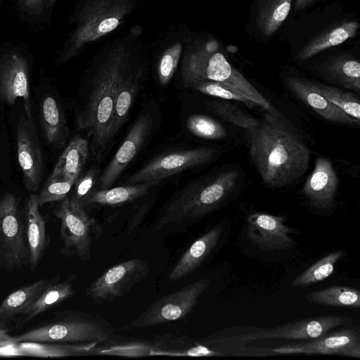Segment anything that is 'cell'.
<instances>
[{
  "instance_id": "cell-1",
  "label": "cell",
  "mask_w": 360,
  "mask_h": 360,
  "mask_svg": "<svg viewBox=\"0 0 360 360\" xmlns=\"http://www.w3.org/2000/svg\"><path fill=\"white\" fill-rule=\"evenodd\" d=\"M139 45L135 37L125 36L108 44L96 56L92 65L89 89L76 122L79 129L87 131L92 150L98 156L114 137L113 112L117 94L132 70Z\"/></svg>"
},
{
  "instance_id": "cell-2",
  "label": "cell",
  "mask_w": 360,
  "mask_h": 360,
  "mask_svg": "<svg viewBox=\"0 0 360 360\" xmlns=\"http://www.w3.org/2000/svg\"><path fill=\"white\" fill-rule=\"evenodd\" d=\"M247 133L249 155L264 186L276 189L285 187L306 173L309 150L278 117L269 113Z\"/></svg>"
},
{
  "instance_id": "cell-3",
  "label": "cell",
  "mask_w": 360,
  "mask_h": 360,
  "mask_svg": "<svg viewBox=\"0 0 360 360\" xmlns=\"http://www.w3.org/2000/svg\"><path fill=\"white\" fill-rule=\"evenodd\" d=\"M239 174L226 170L185 188L157 218L158 229L193 223L222 205L236 187Z\"/></svg>"
},
{
  "instance_id": "cell-4",
  "label": "cell",
  "mask_w": 360,
  "mask_h": 360,
  "mask_svg": "<svg viewBox=\"0 0 360 360\" xmlns=\"http://www.w3.org/2000/svg\"><path fill=\"white\" fill-rule=\"evenodd\" d=\"M218 44L210 41L187 50L181 65V77L185 87L201 82L220 83L245 96L269 114L278 117L271 103L249 82L221 52Z\"/></svg>"
},
{
  "instance_id": "cell-5",
  "label": "cell",
  "mask_w": 360,
  "mask_h": 360,
  "mask_svg": "<svg viewBox=\"0 0 360 360\" xmlns=\"http://www.w3.org/2000/svg\"><path fill=\"white\" fill-rule=\"evenodd\" d=\"M135 0H82L75 12V26L57 60L68 62L87 44L112 32L129 14Z\"/></svg>"
},
{
  "instance_id": "cell-6",
  "label": "cell",
  "mask_w": 360,
  "mask_h": 360,
  "mask_svg": "<svg viewBox=\"0 0 360 360\" xmlns=\"http://www.w3.org/2000/svg\"><path fill=\"white\" fill-rule=\"evenodd\" d=\"M112 334V326L100 316L68 311L58 314L48 323L11 337L8 343L98 344L109 341Z\"/></svg>"
},
{
  "instance_id": "cell-7",
  "label": "cell",
  "mask_w": 360,
  "mask_h": 360,
  "mask_svg": "<svg viewBox=\"0 0 360 360\" xmlns=\"http://www.w3.org/2000/svg\"><path fill=\"white\" fill-rule=\"evenodd\" d=\"M352 322V319L346 316H312L290 321L273 328H260L257 331L246 333L231 338H219L211 335L202 340L201 343L214 349L228 342L245 344L271 339L313 340L335 328L348 325Z\"/></svg>"
},
{
  "instance_id": "cell-8",
  "label": "cell",
  "mask_w": 360,
  "mask_h": 360,
  "mask_svg": "<svg viewBox=\"0 0 360 360\" xmlns=\"http://www.w3.org/2000/svg\"><path fill=\"white\" fill-rule=\"evenodd\" d=\"M53 213L60 221V253L65 257L77 256L88 260L93 241L103 233L101 226L87 214L84 207L68 196L62 200Z\"/></svg>"
},
{
  "instance_id": "cell-9",
  "label": "cell",
  "mask_w": 360,
  "mask_h": 360,
  "mask_svg": "<svg viewBox=\"0 0 360 360\" xmlns=\"http://www.w3.org/2000/svg\"><path fill=\"white\" fill-rule=\"evenodd\" d=\"M29 264L25 217L20 202L11 193L0 200V269L7 271Z\"/></svg>"
},
{
  "instance_id": "cell-10",
  "label": "cell",
  "mask_w": 360,
  "mask_h": 360,
  "mask_svg": "<svg viewBox=\"0 0 360 360\" xmlns=\"http://www.w3.org/2000/svg\"><path fill=\"white\" fill-rule=\"evenodd\" d=\"M210 283L209 279L200 278L158 298L134 319L131 326L143 328L184 319L196 305Z\"/></svg>"
},
{
  "instance_id": "cell-11",
  "label": "cell",
  "mask_w": 360,
  "mask_h": 360,
  "mask_svg": "<svg viewBox=\"0 0 360 360\" xmlns=\"http://www.w3.org/2000/svg\"><path fill=\"white\" fill-rule=\"evenodd\" d=\"M148 264L134 258L119 263L103 272L86 290L96 303L111 302L126 295L149 274Z\"/></svg>"
},
{
  "instance_id": "cell-12",
  "label": "cell",
  "mask_w": 360,
  "mask_h": 360,
  "mask_svg": "<svg viewBox=\"0 0 360 360\" xmlns=\"http://www.w3.org/2000/svg\"><path fill=\"white\" fill-rule=\"evenodd\" d=\"M216 155L217 150L208 147L173 151L153 160L132 174L127 182L135 184L162 181L186 169L207 163Z\"/></svg>"
},
{
  "instance_id": "cell-13",
  "label": "cell",
  "mask_w": 360,
  "mask_h": 360,
  "mask_svg": "<svg viewBox=\"0 0 360 360\" xmlns=\"http://www.w3.org/2000/svg\"><path fill=\"white\" fill-rule=\"evenodd\" d=\"M274 354H326L360 357V335L357 330L345 328L328 331L309 341L278 346L270 349Z\"/></svg>"
},
{
  "instance_id": "cell-14",
  "label": "cell",
  "mask_w": 360,
  "mask_h": 360,
  "mask_svg": "<svg viewBox=\"0 0 360 360\" xmlns=\"http://www.w3.org/2000/svg\"><path fill=\"white\" fill-rule=\"evenodd\" d=\"M18 161L22 174V182L31 192L38 190L44 172L41 149L34 124L20 117L16 129Z\"/></svg>"
},
{
  "instance_id": "cell-15",
  "label": "cell",
  "mask_w": 360,
  "mask_h": 360,
  "mask_svg": "<svg viewBox=\"0 0 360 360\" xmlns=\"http://www.w3.org/2000/svg\"><path fill=\"white\" fill-rule=\"evenodd\" d=\"M18 98L23 99L26 117L34 124L27 60L17 53H10L0 59V98L9 105H13Z\"/></svg>"
},
{
  "instance_id": "cell-16",
  "label": "cell",
  "mask_w": 360,
  "mask_h": 360,
  "mask_svg": "<svg viewBox=\"0 0 360 360\" xmlns=\"http://www.w3.org/2000/svg\"><path fill=\"white\" fill-rule=\"evenodd\" d=\"M294 231L285 225L281 217L256 212L247 219V237L264 250L276 251L290 248L295 242L290 236Z\"/></svg>"
},
{
  "instance_id": "cell-17",
  "label": "cell",
  "mask_w": 360,
  "mask_h": 360,
  "mask_svg": "<svg viewBox=\"0 0 360 360\" xmlns=\"http://www.w3.org/2000/svg\"><path fill=\"white\" fill-rule=\"evenodd\" d=\"M338 184V176L332 162L320 157L302 187V195L312 208L330 210L336 205Z\"/></svg>"
},
{
  "instance_id": "cell-18",
  "label": "cell",
  "mask_w": 360,
  "mask_h": 360,
  "mask_svg": "<svg viewBox=\"0 0 360 360\" xmlns=\"http://www.w3.org/2000/svg\"><path fill=\"white\" fill-rule=\"evenodd\" d=\"M153 125L150 114L141 115L131 126L122 145L101 175V189L110 188L136 155Z\"/></svg>"
},
{
  "instance_id": "cell-19",
  "label": "cell",
  "mask_w": 360,
  "mask_h": 360,
  "mask_svg": "<svg viewBox=\"0 0 360 360\" xmlns=\"http://www.w3.org/2000/svg\"><path fill=\"white\" fill-rule=\"evenodd\" d=\"M285 84L297 98L325 120L347 126L359 125V121L349 116L314 90L309 84V80L297 77H290L286 78Z\"/></svg>"
},
{
  "instance_id": "cell-20",
  "label": "cell",
  "mask_w": 360,
  "mask_h": 360,
  "mask_svg": "<svg viewBox=\"0 0 360 360\" xmlns=\"http://www.w3.org/2000/svg\"><path fill=\"white\" fill-rule=\"evenodd\" d=\"M96 342L75 344L21 342L0 345V356H33L39 357H67L94 354Z\"/></svg>"
},
{
  "instance_id": "cell-21",
  "label": "cell",
  "mask_w": 360,
  "mask_h": 360,
  "mask_svg": "<svg viewBox=\"0 0 360 360\" xmlns=\"http://www.w3.org/2000/svg\"><path fill=\"white\" fill-rule=\"evenodd\" d=\"M221 234L222 228L216 226L197 238L170 271L168 280L178 281L195 271L217 247Z\"/></svg>"
},
{
  "instance_id": "cell-22",
  "label": "cell",
  "mask_w": 360,
  "mask_h": 360,
  "mask_svg": "<svg viewBox=\"0 0 360 360\" xmlns=\"http://www.w3.org/2000/svg\"><path fill=\"white\" fill-rule=\"evenodd\" d=\"M39 207L37 195L31 194L26 201L25 217L29 248V265L32 269L39 265L49 243L46 222L40 212Z\"/></svg>"
},
{
  "instance_id": "cell-23",
  "label": "cell",
  "mask_w": 360,
  "mask_h": 360,
  "mask_svg": "<svg viewBox=\"0 0 360 360\" xmlns=\"http://www.w3.org/2000/svg\"><path fill=\"white\" fill-rule=\"evenodd\" d=\"M53 280L39 279L8 295L0 304V328L16 323Z\"/></svg>"
},
{
  "instance_id": "cell-24",
  "label": "cell",
  "mask_w": 360,
  "mask_h": 360,
  "mask_svg": "<svg viewBox=\"0 0 360 360\" xmlns=\"http://www.w3.org/2000/svg\"><path fill=\"white\" fill-rule=\"evenodd\" d=\"M320 74L328 82L360 93V63L349 53L330 58L319 67Z\"/></svg>"
},
{
  "instance_id": "cell-25",
  "label": "cell",
  "mask_w": 360,
  "mask_h": 360,
  "mask_svg": "<svg viewBox=\"0 0 360 360\" xmlns=\"http://www.w3.org/2000/svg\"><path fill=\"white\" fill-rule=\"evenodd\" d=\"M359 22L347 20L337 23L311 39L297 54V58L306 60L330 47L340 45L356 36Z\"/></svg>"
},
{
  "instance_id": "cell-26",
  "label": "cell",
  "mask_w": 360,
  "mask_h": 360,
  "mask_svg": "<svg viewBox=\"0 0 360 360\" xmlns=\"http://www.w3.org/2000/svg\"><path fill=\"white\" fill-rule=\"evenodd\" d=\"M75 275L63 281L54 278L35 302L16 322L15 327L20 328L43 312L47 311L71 297L75 294L72 283Z\"/></svg>"
},
{
  "instance_id": "cell-27",
  "label": "cell",
  "mask_w": 360,
  "mask_h": 360,
  "mask_svg": "<svg viewBox=\"0 0 360 360\" xmlns=\"http://www.w3.org/2000/svg\"><path fill=\"white\" fill-rule=\"evenodd\" d=\"M161 181H151L129 186L100 189L89 193L81 205H117L139 198L158 186Z\"/></svg>"
},
{
  "instance_id": "cell-28",
  "label": "cell",
  "mask_w": 360,
  "mask_h": 360,
  "mask_svg": "<svg viewBox=\"0 0 360 360\" xmlns=\"http://www.w3.org/2000/svg\"><path fill=\"white\" fill-rule=\"evenodd\" d=\"M41 123L48 143L56 148L63 147L68 136V129L63 109L52 96H46L42 101Z\"/></svg>"
},
{
  "instance_id": "cell-29",
  "label": "cell",
  "mask_w": 360,
  "mask_h": 360,
  "mask_svg": "<svg viewBox=\"0 0 360 360\" xmlns=\"http://www.w3.org/2000/svg\"><path fill=\"white\" fill-rule=\"evenodd\" d=\"M89 151V143L80 136L73 137L59 157L52 173L66 179L75 180L86 161Z\"/></svg>"
},
{
  "instance_id": "cell-30",
  "label": "cell",
  "mask_w": 360,
  "mask_h": 360,
  "mask_svg": "<svg viewBox=\"0 0 360 360\" xmlns=\"http://www.w3.org/2000/svg\"><path fill=\"white\" fill-rule=\"evenodd\" d=\"M292 0H260L256 25L266 37L273 35L287 18Z\"/></svg>"
},
{
  "instance_id": "cell-31",
  "label": "cell",
  "mask_w": 360,
  "mask_h": 360,
  "mask_svg": "<svg viewBox=\"0 0 360 360\" xmlns=\"http://www.w3.org/2000/svg\"><path fill=\"white\" fill-rule=\"evenodd\" d=\"M304 300L320 305L356 308L360 307L359 290L340 285H333L319 290H314L304 296Z\"/></svg>"
},
{
  "instance_id": "cell-32",
  "label": "cell",
  "mask_w": 360,
  "mask_h": 360,
  "mask_svg": "<svg viewBox=\"0 0 360 360\" xmlns=\"http://www.w3.org/2000/svg\"><path fill=\"white\" fill-rule=\"evenodd\" d=\"M141 75L140 69H137L136 72H132L131 70L118 89L113 112L114 136L127 120L139 89Z\"/></svg>"
},
{
  "instance_id": "cell-33",
  "label": "cell",
  "mask_w": 360,
  "mask_h": 360,
  "mask_svg": "<svg viewBox=\"0 0 360 360\" xmlns=\"http://www.w3.org/2000/svg\"><path fill=\"white\" fill-rule=\"evenodd\" d=\"M343 254L342 250H336L322 257L297 276L293 281V286L304 288L323 281L333 274L335 264Z\"/></svg>"
},
{
  "instance_id": "cell-34",
  "label": "cell",
  "mask_w": 360,
  "mask_h": 360,
  "mask_svg": "<svg viewBox=\"0 0 360 360\" xmlns=\"http://www.w3.org/2000/svg\"><path fill=\"white\" fill-rule=\"evenodd\" d=\"M311 86L351 117L360 121V102L353 92L309 81Z\"/></svg>"
},
{
  "instance_id": "cell-35",
  "label": "cell",
  "mask_w": 360,
  "mask_h": 360,
  "mask_svg": "<svg viewBox=\"0 0 360 360\" xmlns=\"http://www.w3.org/2000/svg\"><path fill=\"white\" fill-rule=\"evenodd\" d=\"M207 110L226 122L249 131L257 126L259 120L245 113L237 105L225 101H211L205 103Z\"/></svg>"
},
{
  "instance_id": "cell-36",
  "label": "cell",
  "mask_w": 360,
  "mask_h": 360,
  "mask_svg": "<svg viewBox=\"0 0 360 360\" xmlns=\"http://www.w3.org/2000/svg\"><path fill=\"white\" fill-rule=\"evenodd\" d=\"M188 129L195 136L209 140L222 139L227 136L224 127L215 120L204 115H192L186 121Z\"/></svg>"
},
{
  "instance_id": "cell-37",
  "label": "cell",
  "mask_w": 360,
  "mask_h": 360,
  "mask_svg": "<svg viewBox=\"0 0 360 360\" xmlns=\"http://www.w3.org/2000/svg\"><path fill=\"white\" fill-rule=\"evenodd\" d=\"M76 181L51 173L37 195L39 206L45 203L60 201L70 191Z\"/></svg>"
},
{
  "instance_id": "cell-38",
  "label": "cell",
  "mask_w": 360,
  "mask_h": 360,
  "mask_svg": "<svg viewBox=\"0 0 360 360\" xmlns=\"http://www.w3.org/2000/svg\"><path fill=\"white\" fill-rule=\"evenodd\" d=\"M190 88L216 98L243 103L250 108H254L255 105H257L245 96L218 82H201L193 84Z\"/></svg>"
},
{
  "instance_id": "cell-39",
  "label": "cell",
  "mask_w": 360,
  "mask_h": 360,
  "mask_svg": "<svg viewBox=\"0 0 360 360\" xmlns=\"http://www.w3.org/2000/svg\"><path fill=\"white\" fill-rule=\"evenodd\" d=\"M183 45L177 41L169 46L162 55L158 66V75L161 84H167L172 77L182 53Z\"/></svg>"
},
{
  "instance_id": "cell-40",
  "label": "cell",
  "mask_w": 360,
  "mask_h": 360,
  "mask_svg": "<svg viewBox=\"0 0 360 360\" xmlns=\"http://www.w3.org/2000/svg\"><path fill=\"white\" fill-rule=\"evenodd\" d=\"M96 170L91 169L80 178H77L75 184V194L70 198L82 204L84 198L89 194L95 182Z\"/></svg>"
},
{
  "instance_id": "cell-41",
  "label": "cell",
  "mask_w": 360,
  "mask_h": 360,
  "mask_svg": "<svg viewBox=\"0 0 360 360\" xmlns=\"http://www.w3.org/2000/svg\"><path fill=\"white\" fill-rule=\"evenodd\" d=\"M56 0H19L21 9L30 14L38 15L51 7Z\"/></svg>"
},
{
  "instance_id": "cell-42",
  "label": "cell",
  "mask_w": 360,
  "mask_h": 360,
  "mask_svg": "<svg viewBox=\"0 0 360 360\" xmlns=\"http://www.w3.org/2000/svg\"><path fill=\"white\" fill-rule=\"evenodd\" d=\"M317 1L318 0H296L295 8L296 10H302Z\"/></svg>"
},
{
  "instance_id": "cell-43",
  "label": "cell",
  "mask_w": 360,
  "mask_h": 360,
  "mask_svg": "<svg viewBox=\"0 0 360 360\" xmlns=\"http://www.w3.org/2000/svg\"><path fill=\"white\" fill-rule=\"evenodd\" d=\"M7 330L0 328V345L8 343L11 336L6 334Z\"/></svg>"
},
{
  "instance_id": "cell-44",
  "label": "cell",
  "mask_w": 360,
  "mask_h": 360,
  "mask_svg": "<svg viewBox=\"0 0 360 360\" xmlns=\"http://www.w3.org/2000/svg\"></svg>"
}]
</instances>
